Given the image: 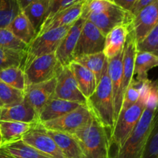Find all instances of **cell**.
<instances>
[{"instance_id": "obj_45", "label": "cell", "mask_w": 158, "mask_h": 158, "mask_svg": "<svg viewBox=\"0 0 158 158\" xmlns=\"http://www.w3.org/2000/svg\"><path fill=\"white\" fill-rule=\"evenodd\" d=\"M85 1H86V0H85Z\"/></svg>"}, {"instance_id": "obj_44", "label": "cell", "mask_w": 158, "mask_h": 158, "mask_svg": "<svg viewBox=\"0 0 158 158\" xmlns=\"http://www.w3.org/2000/svg\"><path fill=\"white\" fill-rule=\"evenodd\" d=\"M110 158H112V157H111V155H110Z\"/></svg>"}, {"instance_id": "obj_3", "label": "cell", "mask_w": 158, "mask_h": 158, "mask_svg": "<svg viewBox=\"0 0 158 158\" xmlns=\"http://www.w3.org/2000/svg\"><path fill=\"white\" fill-rule=\"evenodd\" d=\"M107 130L94 118L72 134L80 145L83 158H110L111 142Z\"/></svg>"}, {"instance_id": "obj_26", "label": "cell", "mask_w": 158, "mask_h": 158, "mask_svg": "<svg viewBox=\"0 0 158 158\" xmlns=\"http://www.w3.org/2000/svg\"><path fill=\"white\" fill-rule=\"evenodd\" d=\"M50 0H35L23 10L37 33L44 22Z\"/></svg>"}, {"instance_id": "obj_23", "label": "cell", "mask_w": 158, "mask_h": 158, "mask_svg": "<svg viewBox=\"0 0 158 158\" xmlns=\"http://www.w3.org/2000/svg\"><path fill=\"white\" fill-rule=\"evenodd\" d=\"M0 151L9 158H50L22 140L2 145Z\"/></svg>"}, {"instance_id": "obj_17", "label": "cell", "mask_w": 158, "mask_h": 158, "mask_svg": "<svg viewBox=\"0 0 158 158\" xmlns=\"http://www.w3.org/2000/svg\"><path fill=\"white\" fill-rule=\"evenodd\" d=\"M84 2L77 3L67 9L62 10L54 15L52 18L46 20L42 24L40 31L36 35H41L46 31L56 29L62 26L73 25L81 17L83 5Z\"/></svg>"}, {"instance_id": "obj_39", "label": "cell", "mask_w": 158, "mask_h": 158, "mask_svg": "<svg viewBox=\"0 0 158 158\" xmlns=\"http://www.w3.org/2000/svg\"><path fill=\"white\" fill-rule=\"evenodd\" d=\"M34 1H35V0H17V2H18L20 9L23 11V9H26L29 4L33 2Z\"/></svg>"}, {"instance_id": "obj_27", "label": "cell", "mask_w": 158, "mask_h": 158, "mask_svg": "<svg viewBox=\"0 0 158 158\" xmlns=\"http://www.w3.org/2000/svg\"><path fill=\"white\" fill-rule=\"evenodd\" d=\"M106 60L107 58L103 52H102L99 53L90 54V55L80 56L74 59L73 61L77 62L79 64L82 65L91 71L95 76L97 83H99L103 74Z\"/></svg>"}, {"instance_id": "obj_8", "label": "cell", "mask_w": 158, "mask_h": 158, "mask_svg": "<svg viewBox=\"0 0 158 158\" xmlns=\"http://www.w3.org/2000/svg\"><path fill=\"white\" fill-rule=\"evenodd\" d=\"M106 35L91 22L86 20L73 52V60L80 56L103 52Z\"/></svg>"}, {"instance_id": "obj_15", "label": "cell", "mask_w": 158, "mask_h": 158, "mask_svg": "<svg viewBox=\"0 0 158 158\" xmlns=\"http://www.w3.org/2000/svg\"><path fill=\"white\" fill-rule=\"evenodd\" d=\"M56 83V78H53L48 81L31 85L26 87L25 98L32 106L37 115L49 99L52 97Z\"/></svg>"}, {"instance_id": "obj_7", "label": "cell", "mask_w": 158, "mask_h": 158, "mask_svg": "<svg viewBox=\"0 0 158 158\" xmlns=\"http://www.w3.org/2000/svg\"><path fill=\"white\" fill-rule=\"evenodd\" d=\"M94 119L87 105H80L74 110L50 121L40 123L43 128L73 134L89 124Z\"/></svg>"}, {"instance_id": "obj_28", "label": "cell", "mask_w": 158, "mask_h": 158, "mask_svg": "<svg viewBox=\"0 0 158 158\" xmlns=\"http://www.w3.org/2000/svg\"><path fill=\"white\" fill-rule=\"evenodd\" d=\"M0 80L22 92L25 93L26 89L24 70L21 67H10L0 71Z\"/></svg>"}, {"instance_id": "obj_36", "label": "cell", "mask_w": 158, "mask_h": 158, "mask_svg": "<svg viewBox=\"0 0 158 158\" xmlns=\"http://www.w3.org/2000/svg\"><path fill=\"white\" fill-rule=\"evenodd\" d=\"M84 1L85 0H50L48 10L46 12V16H45L44 22L52 18L54 15L58 13L60 11L64 10L70 6Z\"/></svg>"}, {"instance_id": "obj_19", "label": "cell", "mask_w": 158, "mask_h": 158, "mask_svg": "<svg viewBox=\"0 0 158 158\" xmlns=\"http://www.w3.org/2000/svg\"><path fill=\"white\" fill-rule=\"evenodd\" d=\"M129 32L130 23H125L116 26L106 34L103 49L106 58H113L123 50Z\"/></svg>"}, {"instance_id": "obj_12", "label": "cell", "mask_w": 158, "mask_h": 158, "mask_svg": "<svg viewBox=\"0 0 158 158\" xmlns=\"http://www.w3.org/2000/svg\"><path fill=\"white\" fill-rule=\"evenodd\" d=\"M22 140L50 158H66L53 139L46 134L40 123L23 135Z\"/></svg>"}, {"instance_id": "obj_34", "label": "cell", "mask_w": 158, "mask_h": 158, "mask_svg": "<svg viewBox=\"0 0 158 158\" xmlns=\"http://www.w3.org/2000/svg\"><path fill=\"white\" fill-rule=\"evenodd\" d=\"M143 82L144 81H139V80H136V79H133L131 84L129 85L126 92H125L124 96H123V103H122V106L121 109H120V114L125 111L129 107H131L132 105H134L138 100L140 93H141V89L142 86H143Z\"/></svg>"}, {"instance_id": "obj_11", "label": "cell", "mask_w": 158, "mask_h": 158, "mask_svg": "<svg viewBox=\"0 0 158 158\" xmlns=\"http://www.w3.org/2000/svg\"><path fill=\"white\" fill-rule=\"evenodd\" d=\"M158 24V0L143 8L132 16L130 29L137 43H140Z\"/></svg>"}, {"instance_id": "obj_37", "label": "cell", "mask_w": 158, "mask_h": 158, "mask_svg": "<svg viewBox=\"0 0 158 158\" xmlns=\"http://www.w3.org/2000/svg\"><path fill=\"white\" fill-rule=\"evenodd\" d=\"M155 1L156 0H137L134 6H133L132 9L130 12V14H131V16H134L137 12H140L143 8L146 7L147 6L151 4Z\"/></svg>"}, {"instance_id": "obj_40", "label": "cell", "mask_w": 158, "mask_h": 158, "mask_svg": "<svg viewBox=\"0 0 158 158\" xmlns=\"http://www.w3.org/2000/svg\"><path fill=\"white\" fill-rule=\"evenodd\" d=\"M0 158H9V157H7L6 155H5L4 154H2V153L0 151Z\"/></svg>"}, {"instance_id": "obj_20", "label": "cell", "mask_w": 158, "mask_h": 158, "mask_svg": "<svg viewBox=\"0 0 158 158\" xmlns=\"http://www.w3.org/2000/svg\"><path fill=\"white\" fill-rule=\"evenodd\" d=\"M75 80L83 97L87 100L94 93L97 86V80L91 71L73 60L69 65Z\"/></svg>"}, {"instance_id": "obj_18", "label": "cell", "mask_w": 158, "mask_h": 158, "mask_svg": "<svg viewBox=\"0 0 158 158\" xmlns=\"http://www.w3.org/2000/svg\"><path fill=\"white\" fill-rule=\"evenodd\" d=\"M80 106V104L79 103L66 101V100H61L52 96V97L49 99V101L39 113V123H43L45 122L59 118L74 110Z\"/></svg>"}, {"instance_id": "obj_16", "label": "cell", "mask_w": 158, "mask_h": 158, "mask_svg": "<svg viewBox=\"0 0 158 158\" xmlns=\"http://www.w3.org/2000/svg\"><path fill=\"white\" fill-rule=\"evenodd\" d=\"M1 121L23 122L32 124L39 123L38 115L26 98L21 103L0 108Z\"/></svg>"}, {"instance_id": "obj_14", "label": "cell", "mask_w": 158, "mask_h": 158, "mask_svg": "<svg viewBox=\"0 0 158 158\" xmlns=\"http://www.w3.org/2000/svg\"><path fill=\"white\" fill-rule=\"evenodd\" d=\"M86 19L80 17L69 28L55 52V56L62 66H69L73 60V52L77 46L80 32Z\"/></svg>"}, {"instance_id": "obj_30", "label": "cell", "mask_w": 158, "mask_h": 158, "mask_svg": "<svg viewBox=\"0 0 158 158\" xmlns=\"http://www.w3.org/2000/svg\"><path fill=\"white\" fill-rule=\"evenodd\" d=\"M26 52L0 47V71L10 67H23Z\"/></svg>"}, {"instance_id": "obj_25", "label": "cell", "mask_w": 158, "mask_h": 158, "mask_svg": "<svg viewBox=\"0 0 158 158\" xmlns=\"http://www.w3.org/2000/svg\"><path fill=\"white\" fill-rule=\"evenodd\" d=\"M157 66H158V56L150 52L137 51L134 71V75L137 76L136 80L139 81L148 80V71Z\"/></svg>"}, {"instance_id": "obj_13", "label": "cell", "mask_w": 158, "mask_h": 158, "mask_svg": "<svg viewBox=\"0 0 158 158\" xmlns=\"http://www.w3.org/2000/svg\"><path fill=\"white\" fill-rule=\"evenodd\" d=\"M123 49L116 56L107 59V72L112 86L115 123L120 114L124 96L123 89Z\"/></svg>"}, {"instance_id": "obj_43", "label": "cell", "mask_w": 158, "mask_h": 158, "mask_svg": "<svg viewBox=\"0 0 158 158\" xmlns=\"http://www.w3.org/2000/svg\"><path fill=\"white\" fill-rule=\"evenodd\" d=\"M2 106H4V105H3L2 103V102L0 101V108H2Z\"/></svg>"}, {"instance_id": "obj_42", "label": "cell", "mask_w": 158, "mask_h": 158, "mask_svg": "<svg viewBox=\"0 0 158 158\" xmlns=\"http://www.w3.org/2000/svg\"><path fill=\"white\" fill-rule=\"evenodd\" d=\"M154 83H155V85H156V86H157V90H158V80H157V81H155V82H154Z\"/></svg>"}, {"instance_id": "obj_33", "label": "cell", "mask_w": 158, "mask_h": 158, "mask_svg": "<svg viewBox=\"0 0 158 158\" xmlns=\"http://www.w3.org/2000/svg\"><path fill=\"white\" fill-rule=\"evenodd\" d=\"M0 47L26 52L28 45L17 38L8 28L0 29Z\"/></svg>"}, {"instance_id": "obj_21", "label": "cell", "mask_w": 158, "mask_h": 158, "mask_svg": "<svg viewBox=\"0 0 158 158\" xmlns=\"http://www.w3.org/2000/svg\"><path fill=\"white\" fill-rule=\"evenodd\" d=\"M66 158H83V154L77 139L70 134L60 132V131L46 130Z\"/></svg>"}, {"instance_id": "obj_5", "label": "cell", "mask_w": 158, "mask_h": 158, "mask_svg": "<svg viewBox=\"0 0 158 158\" xmlns=\"http://www.w3.org/2000/svg\"><path fill=\"white\" fill-rule=\"evenodd\" d=\"M72 25L51 29L36 35L28 45L22 69L24 70L32 60L39 56L54 53L63 37L66 35Z\"/></svg>"}, {"instance_id": "obj_29", "label": "cell", "mask_w": 158, "mask_h": 158, "mask_svg": "<svg viewBox=\"0 0 158 158\" xmlns=\"http://www.w3.org/2000/svg\"><path fill=\"white\" fill-rule=\"evenodd\" d=\"M142 158H158V105L154 110Z\"/></svg>"}, {"instance_id": "obj_22", "label": "cell", "mask_w": 158, "mask_h": 158, "mask_svg": "<svg viewBox=\"0 0 158 158\" xmlns=\"http://www.w3.org/2000/svg\"><path fill=\"white\" fill-rule=\"evenodd\" d=\"M35 124L23 122L1 121L0 133L2 140V145L22 140L23 135L30 131Z\"/></svg>"}, {"instance_id": "obj_4", "label": "cell", "mask_w": 158, "mask_h": 158, "mask_svg": "<svg viewBox=\"0 0 158 158\" xmlns=\"http://www.w3.org/2000/svg\"><path fill=\"white\" fill-rule=\"evenodd\" d=\"M151 85L152 81L149 79L143 82L138 100L119 115L110 133L111 145H115L117 149L121 148L140 120L146 108Z\"/></svg>"}, {"instance_id": "obj_41", "label": "cell", "mask_w": 158, "mask_h": 158, "mask_svg": "<svg viewBox=\"0 0 158 158\" xmlns=\"http://www.w3.org/2000/svg\"><path fill=\"white\" fill-rule=\"evenodd\" d=\"M2 145V136H1V133H0V148Z\"/></svg>"}, {"instance_id": "obj_2", "label": "cell", "mask_w": 158, "mask_h": 158, "mask_svg": "<svg viewBox=\"0 0 158 158\" xmlns=\"http://www.w3.org/2000/svg\"><path fill=\"white\" fill-rule=\"evenodd\" d=\"M107 66L106 60L101 78L94 94L87 99L86 105L94 118L111 132L115 125V119L112 86L108 75Z\"/></svg>"}, {"instance_id": "obj_9", "label": "cell", "mask_w": 158, "mask_h": 158, "mask_svg": "<svg viewBox=\"0 0 158 158\" xmlns=\"http://www.w3.org/2000/svg\"><path fill=\"white\" fill-rule=\"evenodd\" d=\"M132 16L130 12H126L114 2L103 12L91 14L86 20L91 22L102 32L104 35L112 30L114 27L125 23H131Z\"/></svg>"}, {"instance_id": "obj_1", "label": "cell", "mask_w": 158, "mask_h": 158, "mask_svg": "<svg viewBox=\"0 0 158 158\" xmlns=\"http://www.w3.org/2000/svg\"><path fill=\"white\" fill-rule=\"evenodd\" d=\"M158 105V90L155 83L152 82L147 106L128 138L121 148L117 149L112 158H142L145 144L151 129L154 110Z\"/></svg>"}, {"instance_id": "obj_6", "label": "cell", "mask_w": 158, "mask_h": 158, "mask_svg": "<svg viewBox=\"0 0 158 158\" xmlns=\"http://www.w3.org/2000/svg\"><path fill=\"white\" fill-rule=\"evenodd\" d=\"M62 69L55 52L37 57L24 69L26 87L56 78Z\"/></svg>"}, {"instance_id": "obj_38", "label": "cell", "mask_w": 158, "mask_h": 158, "mask_svg": "<svg viewBox=\"0 0 158 158\" xmlns=\"http://www.w3.org/2000/svg\"><path fill=\"white\" fill-rule=\"evenodd\" d=\"M110 1L126 12H130L137 0H110Z\"/></svg>"}, {"instance_id": "obj_35", "label": "cell", "mask_w": 158, "mask_h": 158, "mask_svg": "<svg viewBox=\"0 0 158 158\" xmlns=\"http://www.w3.org/2000/svg\"><path fill=\"white\" fill-rule=\"evenodd\" d=\"M137 52H146L158 56V24L140 43H137Z\"/></svg>"}, {"instance_id": "obj_10", "label": "cell", "mask_w": 158, "mask_h": 158, "mask_svg": "<svg viewBox=\"0 0 158 158\" xmlns=\"http://www.w3.org/2000/svg\"><path fill=\"white\" fill-rule=\"evenodd\" d=\"M57 83L53 97L80 105H86L87 100L83 97L69 66H63L56 77Z\"/></svg>"}, {"instance_id": "obj_24", "label": "cell", "mask_w": 158, "mask_h": 158, "mask_svg": "<svg viewBox=\"0 0 158 158\" xmlns=\"http://www.w3.org/2000/svg\"><path fill=\"white\" fill-rule=\"evenodd\" d=\"M6 28L26 45H29L36 36V32L23 11L16 15Z\"/></svg>"}, {"instance_id": "obj_32", "label": "cell", "mask_w": 158, "mask_h": 158, "mask_svg": "<svg viewBox=\"0 0 158 158\" xmlns=\"http://www.w3.org/2000/svg\"><path fill=\"white\" fill-rule=\"evenodd\" d=\"M24 98V92L15 89L0 80V101L4 106H10L21 103Z\"/></svg>"}, {"instance_id": "obj_31", "label": "cell", "mask_w": 158, "mask_h": 158, "mask_svg": "<svg viewBox=\"0 0 158 158\" xmlns=\"http://www.w3.org/2000/svg\"><path fill=\"white\" fill-rule=\"evenodd\" d=\"M21 11L17 0H0V29L8 27Z\"/></svg>"}]
</instances>
